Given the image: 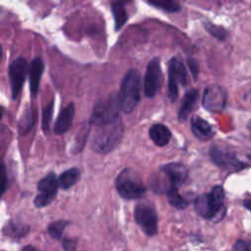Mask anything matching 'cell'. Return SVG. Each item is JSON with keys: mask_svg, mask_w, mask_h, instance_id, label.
<instances>
[{"mask_svg": "<svg viewBox=\"0 0 251 251\" xmlns=\"http://www.w3.org/2000/svg\"><path fill=\"white\" fill-rule=\"evenodd\" d=\"M204 26L206 28V30L212 34L214 37L218 38V39H221V40H224L226 35H227V32L225 28H223L222 26L220 25H216L210 22H206L204 23Z\"/></svg>", "mask_w": 251, "mask_h": 251, "instance_id": "obj_27", "label": "cell"}, {"mask_svg": "<svg viewBox=\"0 0 251 251\" xmlns=\"http://www.w3.org/2000/svg\"><path fill=\"white\" fill-rule=\"evenodd\" d=\"M166 194H167V198H168L169 203L176 209L182 210V209L186 208L189 204V202L178 193V190L171 189V190H168L166 192Z\"/></svg>", "mask_w": 251, "mask_h": 251, "instance_id": "obj_24", "label": "cell"}, {"mask_svg": "<svg viewBox=\"0 0 251 251\" xmlns=\"http://www.w3.org/2000/svg\"><path fill=\"white\" fill-rule=\"evenodd\" d=\"M80 177V171L77 168H71L64 171L58 177L59 186L62 189H69L75 185Z\"/></svg>", "mask_w": 251, "mask_h": 251, "instance_id": "obj_20", "label": "cell"}, {"mask_svg": "<svg viewBox=\"0 0 251 251\" xmlns=\"http://www.w3.org/2000/svg\"><path fill=\"white\" fill-rule=\"evenodd\" d=\"M115 186L120 196L127 200L141 198L146 192V187L139 175L129 168L124 169L118 175Z\"/></svg>", "mask_w": 251, "mask_h": 251, "instance_id": "obj_5", "label": "cell"}, {"mask_svg": "<svg viewBox=\"0 0 251 251\" xmlns=\"http://www.w3.org/2000/svg\"><path fill=\"white\" fill-rule=\"evenodd\" d=\"M76 245H77L76 238H70V237L62 238V246L64 251H75L76 249Z\"/></svg>", "mask_w": 251, "mask_h": 251, "instance_id": "obj_28", "label": "cell"}, {"mask_svg": "<svg viewBox=\"0 0 251 251\" xmlns=\"http://www.w3.org/2000/svg\"><path fill=\"white\" fill-rule=\"evenodd\" d=\"M148 4H150L151 6H154L157 9L163 10L167 13H176L178 11H180L181 7L180 5L176 2V1H172V0H165V1H148Z\"/></svg>", "mask_w": 251, "mask_h": 251, "instance_id": "obj_25", "label": "cell"}, {"mask_svg": "<svg viewBox=\"0 0 251 251\" xmlns=\"http://www.w3.org/2000/svg\"><path fill=\"white\" fill-rule=\"evenodd\" d=\"M28 226L23 223H19L16 221H10L6 224L3 228V232L6 235L12 237H22L25 236L28 232Z\"/></svg>", "mask_w": 251, "mask_h": 251, "instance_id": "obj_21", "label": "cell"}, {"mask_svg": "<svg viewBox=\"0 0 251 251\" xmlns=\"http://www.w3.org/2000/svg\"><path fill=\"white\" fill-rule=\"evenodd\" d=\"M126 2H112L111 10L115 21V30L118 31L127 21V14L126 10Z\"/></svg>", "mask_w": 251, "mask_h": 251, "instance_id": "obj_19", "label": "cell"}, {"mask_svg": "<svg viewBox=\"0 0 251 251\" xmlns=\"http://www.w3.org/2000/svg\"><path fill=\"white\" fill-rule=\"evenodd\" d=\"M59 187V180L54 173H50L41 178L37 183L38 194L34 198V205L42 208L49 205L56 197Z\"/></svg>", "mask_w": 251, "mask_h": 251, "instance_id": "obj_9", "label": "cell"}, {"mask_svg": "<svg viewBox=\"0 0 251 251\" xmlns=\"http://www.w3.org/2000/svg\"><path fill=\"white\" fill-rule=\"evenodd\" d=\"M161 172L167 176L168 190H178V188L185 182L188 176L187 168L180 163H169L163 165L161 167Z\"/></svg>", "mask_w": 251, "mask_h": 251, "instance_id": "obj_12", "label": "cell"}, {"mask_svg": "<svg viewBox=\"0 0 251 251\" xmlns=\"http://www.w3.org/2000/svg\"><path fill=\"white\" fill-rule=\"evenodd\" d=\"M190 127L193 134L202 141L211 139L215 134L213 126L206 120L200 118L199 116H193L191 118Z\"/></svg>", "mask_w": 251, "mask_h": 251, "instance_id": "obj_15", "label": "cell"}, {"mask_svg": "<svg viewBox=\"0 0 251 251\" xmlns=\"http://www.w3.org/2000/svg\"><path fill=\"white\" fill-rule=\"evenodd\" d=\"M21 251H38V250L32 245H25L21 249Z\"/></svg>", "mask_w": 251, "mask_h": 251, "instance_id": "obj_32", "label": "cell"}, {"mask_svg": "<svg viewBox=\"0 0 251 251\" xmlns=\"http://www.w3.org/2000/svg\"><path fill=\"white\" fill-rule=\"evenodd\" d=\"M70 225V222L65 221V220H60V221H56L51 223L48 227H47V231L49 233V235L57 240H62L63 238V232L65 230V228Z\"/></svg>", "mask_w": 251, "mask_h": 251, "instance_id": "obj_23", "label": "cell"}, {"mask_svg": "<svg viewBox=\"0 0 251 251\" xmlns=\"http://www.w3.org/2000/svg\"><path fill=\"white\" fill-rule=\"evenodd\" d=\"M53 107H54V102L52 100L42 110L41 125H42V129L45 133H47L49 131V128H50V122H51L52 115H53Z\"/></svg>", "mask_w": 251, "mask_h": 251, "instance_id": "obj_26", "label": "cell"}, {"mask_svg": "<svg viewBox=\"0 0 251 251\" xmlns=\"http://www.w3.org/2000/svg\"><path fill=\"white\" fill-rule=\"evenodd\" d=\"M224 201V189L221 185H216L210 192L196 197L194 200V209L200 217L213 222H219L226 214Z\"/></svg>", "mask_w": 251, "mask_h": 251, "instance_id": "obj_1", "label": "cell"}, {"mask_svg": "<svg viewBox=\"0 0 251 251\" xmlns=\"http://www.w3.org/2000/svg\"><path fill=\"white\" fill-rule=\"evenodd\" d=\"M1 172H2V176H3V184H2V194H4L6 192V190L9 187V177H8V173H7V169L4 163H2L1 165Z\"/></svg>", "mask_w": 251, "mask_h": 251, "instance_id": "obj_30", "label": "cell"}, {"mask_svg": "<svg viewBox=\"0 0 251 251\" xmlns=\"http://www.w3.org/2000/svg\"><path fill=\"white\" fill-rule=\"evenodd\" d=\"M75 116V105L74 103L68 104L64 107L57 117L54 124V132L57 134H63L70 129L73 125V120Z\"/></svg>", "mask_w": 251, "mask_h": 251, "instance_id": "obj_14", "label": "cell"}, {"mask_svg": "<svg viewBox=\"0 0 251 251\" xmlns=\"http://www.w3.org/2000/svg\"><path fill=\"white\" fill-rule=\"evenodd\" d=\"M226 103V92L220 85L208 86L202 99L203 107L210 112H221Z\"/></svg>", "mask_w": 251, "mask_h": 251, "instance_id": "obj_11", "label": "cell"}, {"mask_svg": "<svg viewBox=\"0 0 251 251\" xmlns=\"http://www.w3.org/2000/svg\"><path fill=\"white\" fill-rule=\"evenodd\" d=\"M210 157L217 166L227 171H239L246 167V164L239 161L234 154L217 147L211 148Z\"/></svg>", "mask_w": 251, "mask_h": 251, "instance_id": "obj_13", "label": "cell"}, {"mask_svg": "<svg viewBox=\"0 0 251 251\" xmlns=\"http://www.w3.org/2000/svg\"><path fill=\"white\" fill-rule=\"evenodd\" d=\"M34 120H35V115L34 111L29 107L27 108L19 123V131L21 134H26L33 126L34 125Z\"/></svg>", "mask_w": 251, "mask_h": 251, "instance_id": "obj_22", "label": "cell"}, {"mask_svg": "<svg viewBox=\"0 0 251 251\" xmlns=\"http://www.w3.org/2000/svg\"><path fill=\"white\" fill-rule=\"evenodd\" d=\"M125 126L121 119L102 126H98L91 138V148L99 154L113 151L121 142Z\"/></svg>", "mask_w": 251, "mask_h": 251, "instance_id": "obj_2", "label": "cell"}, {"mask_svg": "<svg viewBox=\"0 0 251 251\" xmlns=\"http://www.w3.org/2000/svg\"><path fill=\"white\" fill-rule=\"evenodd\" d=\"M149 136L151 140L157 145V146H165L169 143L172 132L171 130L163 124H154L149 128Z\"/></svg>", "mask_w": 251, "mask_h": 251, "instance_id": "obj_18", "label": "cell"}, {"mask_svg": "<svg viewBox=\"0 0 251 251\" xmlns=\"http://www.w3.org/2000/svg\"><path fill=\"white\" fill-rule=\"evenodd\" d=\"M163 81L162 69L159 58H153L146 67L143 81L144 94L147 98H153L160 91Z\"/></svg>", "mask_w": 251, "mask_h": 251, "instance_id": "obj_8", "label": "cell"}, {"mask_svg": "<svg viewBox=\"0 0 251 251\" xmlns=\"http://www.w3.org/2000/svg\"><path fill=\"white\" fill-rule=\"evenodd\" d=\"M27 72V61L24 57L14 59L9 66V78L11 83L12 98L15 100L23 87Z\"/></svg>", "mask_w": 251, "mask_h": 251, "instance_id": "obj_10", "label": "cell"}, {"mask_svg": "<svg viewBox=\"0 0 251 251\" xmlns=\"http://www.w3.org/2000/svg\"><path fill=\"white\" fill-rule=\"evenodd\" d=\"M198 97H199V92L197 89L195 88H191L188 91H186V93L184 94L182 100H181V104L178 110V120L180 122H183L187 119L188 115L194 110L197 101H198Z\"/></svg>", "mask_w": 251, "mask_h": 251, "instance_id": "obj_17", "label": "cell"}, {"mask_svg": "<svg viewBox=\"0 0 251 251\" xmlns=\"http://www.w3.org/2000/svg\"><path fill=\"white\" fill-rule=\"evenodd\" d=\"M232 251H251V242L238 239L233 245Z\"/></svg>", "mask_w": 251, "mask_h": 251, "instance_id": "obj_29", "label": "cell"}, {"mask_svg": "<svg viewBox=\"0 0 251 251\" xmlns=\"http://www.w3.org/2000/svg\"><path fill=\"white\" fill-rule=\"evenodd\" d=\"M121 105L118 94H110L96 102L91 113L89 124L96 127L112 124L120 119Z\"/></svg>", "mask_w": 251, "mask_h": 251, "instance_id": "obj_4", "label": "cell"}, {"mask_svg": "<svg viewBox=\"0 0 251 251\" xmlns=\"http://www.w3.org/2000/svg\"><path fill=\"white\" fill-rule=\"evenodd\" d=\"M44 70V64L41 58H34L29 66V90L32 97L37 95L41 75Z\"/></svg>", "mask_w": 251, "mask_h": 251, "instance_id": "obj_16", "label": "cell"}, {"mask_svg": "<svg viewBox=\"0 0 251 251\" xmlns=\"http://www.w3.org/2000/svg\"><path fill=\"white\" fill-rule=\"evenodd\" d=\"M133 217L137 226L148 236H154L158 232V216L148 202H141L135 205Z\"/></svg>", "mask_w": 251, "mask_h": 251, "instance_id": "obj_6", "label": "cell"}, {"mask_svg": "<svg viewBox=\"0 0 251 251\" xmlns=\"http://www.w3.org/2000/svg\"><path fill=\"white\" fill-rule=\"evenodd\" d=\"M168 92L171 102H175L178 96V84L184 86L187 83V73L181 59L173 57L168 66Z\"/></svg>", "mask_w": 251, "mask_h": 251, "instance_id": "obj_7", "label": "cell"}, {"mask_svg": "<svg viewBox=\"0 0 251 251\" xmlns=\"http://www.w3.org/2000/svg\"><path fill=\"white\" fill-rule=\"evenodd\" d=\"M248 126H249V128L251 129V121H250V123H249V125H248Z\"/></svg>", "mask_w": 251, "mask_h": 251, "instance_id": "obj_34", "label": "cell"}, {"mask_svg": "<svg viewBox=\"0 0 251 251\" xmlns=\"http://www.w3.org/2000/svg\"><path fill=\"white\" fill-rule=\"evenodd\" d=\"M187 65L189 67V70H190L194 79H196L197 78V74H198V67H197L196 61L192 58H187Z\"/></svg>", "mask_w": 251, "mask_h": 251, "instance_id": "obj_31", "label": "cell"}, {"mask_svg": "<svg viewBox=\"0 0 251 251\" xmlns=\"http://www.w3.org/2000/svg\"><path fill=\"white\" fill-rule=\"evenodd\" d=\"M243 206H244L246 209H248V210L251 211V199H246V200H244Z\"/></svg>", "mask_w": 251, "mask_h": 251, "instance_id": "obj_33", "label": "cell"}, {"mask_svg": "<svg viewBox=\"0 0 251 251\" xmlns=\"http://www.w3.org/2000/svg\"><path fill=\"white\" fill-rule=\"evenodd\" d=\"M140 73L136 69L128 70L123 77L118 93L121 110L124 113L130 114L136 108L140 101Z\"/></svg>", "mask_w": 251, "mask_h": 251, "instance_id": "obj_3", "label": "cell"}]
</instances>
